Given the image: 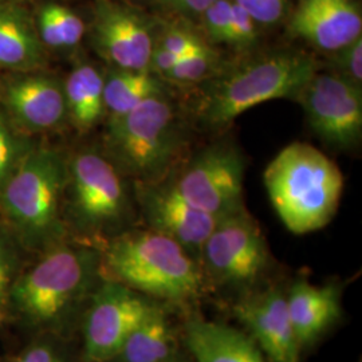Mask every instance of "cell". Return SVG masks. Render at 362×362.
I'll return each mask as SVG.
<instances>
[{"instance_id":"6da1fadb","label":"cell","mask_w":362,"mask_h":362,"mask_svg":"<svg viewBox=\"0 0 362 362\" xmlns=\"http://www.w3.org/2000/svg\"><path fill=\"white\" fill-rule=\"evenodd\" d=\"M100 266L98 250L57 243L18 275L6 311L40 336L58 333L90 298L101 276Z\"/></svg>"},{"instance_id":"7a4b0ae2","label":"cell","mask_w":362,"mask_h":362,"mask_svg":"<svg viewBox=\"0 0 362 362\" xmlns=\"http://www.w3.org/2000/svg\"><path fill=\"white\" fill-rule=\"evenodd\" d=\"M101 252V276L145 297L184 303L200 297L204 274L180 245L152 230L119 233Z\"/></svg>"},{"instance_id":"3957f363","label":"cell","mask_w":362,"mask_h":362,"mask_svg":"<svg viewBox=\"0 0 362 362\" xmlns=\"http://www.w3.org/2000/svg\"><path fill=\"white\" fill-rule=\"evenodd\" d=\"M67 164L52 148L31 146L0 194L3 224L25 250L42 252L64 240Z\"/></svg>"},{"instance_id":"277c9868","label":"cell","mask_w":362,"mask_h":362,"mask_svg":"<svg viewBox=\"0 0 362 362\" xmlns=\"http://www.w3.org/2000/svg\"><path fill=\"white\" fill-rule=\"evenodd\" d=\"M263 180L275 212L296 235L327 226L344 191V176L336 163L306 143L282 149L267 165Z\"/></svg>"},{"instance_id":"5b68a950","label":"cell","mask_w":362,"mask_h":362,"mask_svg":"<svg viewBox=\"0 0 362 362\" xmlns=\"http://www.w3.org/2000/svg\"><path fill=\"white\" fill-rule=\"evenodd\" d=\"M315 71L318 64L306 52H270L252 58L208 86L196 109L197 124L204 129H224L257 105L279 98L297 101Z\"/></svg>"},{"instance_id":"8992f818","label":"cell","mask_w":362,"mask_h":362,"mask_svg":"<svg viewBox=\"0 0 362 362\" xmlns=\"http://www.w3.org/2000/svg\"><path fill=\"white\" fill-rule=\"evenodd\" d=\"M185 144V122L167 94L144 101L124 116L109 118V160L137 182L164 181L184 153Z\"/></svg>"},{"instance_id":"52a82bcc","label":"cell","mask_w":362,"mask_h":362,"mask_svg":"<svg viewBox=\"0 0 362 362\" xmlns=\"http://www.w3.org/2000/svg\"><path fill=\"white\" fill-rule=\"evenodd\" d=\"M69 215L79 231L103 235L118 228L129 214L121 172L104 155L83 151L67 164Z\"/></svg>"},{"instance_id":"ba28073f","label":"cell","mask_w":362,"mask_h":362,"mask_svg":"<svg viewBox=\"0 0 362 362\" xmlns=\"http://www.w3.org/2000/svg\"><path fill=\"white\" fill-rule=\"evenodd\" d=\"M269 263L266 239L246 209L221 218L200 252L204 276L227 287L254 285Z\"/></svg>"},{"instance_id":"9c48e42d","label":"cell","mask_w":362,"mask_h":362,"mask_svg":"<svg viewBox=\"0 0 362 362\" xmlns=\"http://www.w3.org/2000/svg\"><path fill=\"white\" fill-rule=\"evenodd\" d=\"M245 168L236 146L215 144L192 157L172 184L191 206L221 219L245 209Z\"/></svg>"},{"instance_id":"30bf717a","label":"cell","mask_w":362,"mask_h":362,"mask_svg":"<svg viewBox=\"0 0 362 362\" xmlns=\"http://www.w3.org/2000/svg\"><path fill=\"white\" fill-rule=\"evenodd\" d=\"M311 129L329 146L348 151L362 134V93L337 73L315 71L298 95Z\"/></svg>"},{"instance_id":"8fae6325","label":"cell","mask_w":362,"mask_h":362,"mask_svg":"<svg viewBox=\"0 0 362 362\" xmlns=\"http://www.w3.org/2000/svg\"><path fill=\"white\" fill-rule=\"evenodd\" d=\"M152 305L143 294L104 279L91 293L83 320L85 361H113L132 330L146 315Z\"/></svg>"},{"instance_id":"7c38bea8","label":"cell","mask_w":362,"mask_h":362,"mask_svg":"<svg viewBox=\"0 0 362 362\" xmlns=\"http://www.w3.org/2000/svg\"><path fill=\"white\" fill-rule=\"evenodd\" d=\"M137 200L149 230L172 239L200 263L203 245L219 218L191 206L172 182H137Z\"/></svg>"},{"instance_id":"4fadbf2b","label":"cell","mask_w":362,"mask_h":362,"mask_svg":"<svg viewBox=\"0 0 362 362\" xmlns=\"http://www.w3.org/2000/svg\"><path fill=\"white\" fill-rule=\"evenodd\" d=\"M95 50L118 70H149L155 37L141 13L112 1L97 6L93 23Z\"/></svg>"},{"instance_id":"5bb4252c","label":"cell","mask_w":362,"mask_h":362,"mask_svg":"<svg viewBox=\"0 0 362 362\" xmlns=\"http://www.w3.org/2000/svg\"><path fill=\"white\" fill-rule=\"evenodd\" d=\"M233 311L270 362H298L300 346L291 324L286 294L276 288L240 300Z\"/></svg>"},{"instance_id":"9a60e30c","label":"cell","mask_w":362,"mask_h":362,"mask_svg":"<svg viewBox=\"0 0 362 362\" xmlns=\"http://www.w3.org/2000/svg\"><path fill=\"white\" fill-rule=\"evenodd\" d=\"M288 30L320 50L336 52L361 37V13L353 0H299Z\"/></svg>"},{"instance_id":"2e32d148","label":"cell","mask_w":362,"mask_h":362,"mask_svg":"<svg viewBox=\"0 0 362 362\" xmlns=\"http://www.w3.org/2000/svg\"><path fill=\"white\" fill-rule=\"evenodd\" d=\"M3 98L7 116L28 130L54 129L67 116L64 85L49 76L13 78L7 83Z\"/></svg>"},{"instance_id":"e0dca14e","label":"cell","mask_w":362,"mask_h":362,"mask_svg":"<svg viewBox=\"0 0 362 362\" xmlns=\"http://www.w3.org/2000/svg\"><path fill=\"white\" fill-rule=\"evenodd\" d=\"M286 302L300 348L322 336L341 314L339 293L334 286L298 281L286 294Z\"/></svg>"},{"instance_id":"ac0fdd59","label":"cell","mask_w":362,"mask_h":362,"mask_svg":"<svg viewBox=\"0 0 362 362\" xmlns=\"http://www.w3.org/2000/svg\"><path fill=\"white\" fill-rule=\"evenodd\" d=\"M185 344L196 362H269L252 338L202 318L185 325Z\"/></svg>"},{"instance_id":"d6986e66","label":"cell","mask_w":362,"mask_h":362,"mask_svg":"<svg viewBox=\"0 0 362 362\" xmlns=\"http://www.w3.org/2000/svg\"><path fill=\"white\" fill-rule=\"evenodd\" d=\"M43 59V43L23 8L0 0V67L27 70Z\"/></svg>"},{"instance_id":"ffe728a7","label":"cell","mask_w":362,"mask_h":362,"mask_svg":"<svg viewBox=\"0 0 362 362\" xmlns=\"http://www.w3.org/2000/svg\"><path fill=\"white\" fill-rule=\"evenodd\" d=\"M176 356V338L164 310L152 305L146 315L132 330L116 362H170Z\"/></svg>"},{"instance_id":"44dd1931","label":"cell","mask_w":362,"mask_h":362,"mask_svg":"<svg viewBox=\"0 0 362 362\" xmlns=\"http://www.w3.org/2000/svg\"><path fill=\"white\" fill-rule=\"evenodd\" d=\"M105 77L95 66L83 64L71 70L64 83L67 116L76 128L90 130L105 115Z\"/></svg>"},{"instance_id":"7402d4cb","label":"cell","mask_w":362,"mask_h":362,"mask_svg":"<svg viewBox=\"0 0 362 362\" xmlns=\"http://www.w3.org/2000/svg\"><path fill=\"white\" fill-rule=\"evenodd\" d=\"M163 81L151 70L115 69L105 78V112L109 113V118H117L152 97L165 94Z\"/></svg>"},{"instance_id":"603a6c76","label":"cell","mask_w":362,"mask_h":362,"mask_svg":"<svg viewBox=\"0 0 362 362\" xmlns=\"http://www.w3.org/2000/svg\"><path fill=\"white\" fill-rule=\"evenodd\" d=\"M219 64V55L208 47L203 52L182 57L164 79L179 86H192L216 76Z\"/></svg>"},{"instance_id":"cb8c5ba5","label":"cell","mask_w":362,"mask_h":362,"mask_svg":"<svg viewBox=\"0 0 362 362\" xmlns=\"http://www.w3.org/2000/svg\"><path fill=\"white\" fill-rule=\"evenodd\" d=\"M30 149L31 145L15 130L10 117L0 110V194Z\"/></svg>"},{"instance_id":"d4e9b609","label":"cell","mask_w":362,"mask_h":362,"mask_svg":"<svg viewBox=\"0 0 362 362\" xmlns=\"http://www.w3.org/2000/svg\"><path fill=\"white\" fill-rule=\"evenodd\" d=\"M22 246L7 230L4 224L0 226V309L6 311L7 300L13 282L23 270L21 258ZM7 313V311H6Z\"/></svg>"},{"instance_id":"484cf974","label":"cell","mask_w":362,"mask_h":362,"mask_svg":"<svg viewBox=\"0 0 362 362\" xmlns=\"http://www.w3.org/2000/svg\"><path fill=\"white\" fill-rule=\"evenodd\" d=\"M155 47L168 50L180 57H187L194 52H203L209 46L191 30L181 27H169L160 35V38L155 43Z\"/></svg>"},{"instance_id":"4316f807","label":"cell","mask_w":362,"mask_h":362,"mask_svg":"<svg viewBox=\"0 0 362 362\" xmlns=\"http://www.w3.org/2000/svg\"><path fill=\"white\" fill-rule=\"evenodd\" d=\"M202 15L204 18L208 38L215 43L228 45L233 18V1L215 0Z\"/></svg>"},{"instance_id":"83f0119b","label":"cell","mask_w":362,"mask_h":362,"mask_svg":"<svg viewBox=\"0 0 362 362\" xmlns=\"http://www.w3.org/2000/svg\"><path fill=\"white\" fill-rule=\"evenodd\" d=\"M49 10L57 23L64 49L74 47L83 38L85 25L73 10L58 3H47Z\"/></svg>"},{"instance_id":"f1b7e54d","label":"cell","mask_w":362,"mask_h":362,"mask_svg":"<svg viewBox=\"0 0 362 362\" xmlns=\"http://www.w3.org/2000/svg\"><path fill=\"white\" fill-rule=\"evenodd\" d=\"M258 22L242 6L233 1V18L228 45L238 47L239 50L250 49L258 40Z\"/></svg>"},{"instance_id":"f546056e","label":"cell","mask_w":362,"mask_h":362,"mask_svg":"<svg viewBox=\"0 0 362 362\" xmlns=\"http://www.w3.org/2000/svg\"><path fill=\"white\" fill-rule=\"evenodd\" d=\"M10 362H69L64 350L47 336H40L21 350Z\"/></svg>"},{"instance_id":"4dcf8cb0","label":"cell","mask_w":362,"mask_h":362,"mask_svg":"<svg viewBox=\"0 0 362 362\" xmlns=\"http://www.w3.org/2000/svg\"><path fill=\"white\" fill-rule=\"evenodd\" d=\"M334 64L338 70L337 74L346 78L356 85H361L362 81V38L356 39L348 46L336 52Z\"/></svg>"},{"instance_id":"1f68e13d","label":"cell","mask_w":362,"mask_h":362,"mask_svg":"<svg viewBox=\"0 0 362 362\" xmlns=\"http://www.w3.org/2000/svg\"><path fill=\"white\" fill-rule=\"evenodd\" d=\"M242 6L258 23H276L286 13L288 0H233Z\"/></svg>"},{"instance_id":"d6a6232c","label":"cell","mask_w":362,"mask_h":362,"mask_svg":"<svg viewBox=\"0 0 362 362\" xmlns=\"http://www.w3.org/2000/svg\"><path fill=\"white\" fill-rule=\"evenodd\" d=\"M167 7L181 13H203L212 4L208 0H161Z\"/></svg>"},{"instance_id":"836d02e7","label":"cell","mask_w":362,"mask_h":362,"mask_svg":"<svg viewBox=\"0 0 362 362\" xmlns=\"http://www.w3.org/2000/svg\"><path fill=\"white\" fill-rule=\"evenodd\" d=\"M6 314H7L6 311L3 310V309H0V324H1V322H3V320L6 318Z\"/></svg>"},{"instance_id":"e575fe53","label":"cell","mask_w":362,"mask_h":362,"mask_svg":"<svg viewBox=\"0 0 362 362\" xmlns=\"http://www.w3.org/2000/svg\"><path fill=\"white\" fill-rule=\"evenodd\" d=\"M170 362H192V361H177V360H176V358H175V360H173V361H170ZM194 362H196V361H194Z\"/></svg>"},{"instance_id":"d590c367","label":"cell","mask_w":362,"mask_h":362,"mask_svg":"<svg viewBox=\"0 0 362 362\" xmlns=\"http://www.w3.org/2000/svg\"><path fill=\"white\" fill-rule=\"evenodd\" d=\"M208 1H209V3H214V1H215V0H208Z\"/></svg>"}]
</instances>
